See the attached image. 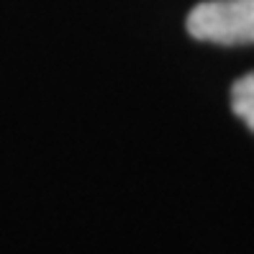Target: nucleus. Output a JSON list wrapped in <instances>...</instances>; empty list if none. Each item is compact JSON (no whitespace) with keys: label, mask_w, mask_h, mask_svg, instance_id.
Here are the masks:
<instances>
[{"label":"nucleus","mask_w":254,"mask_h":254,"mask_svg":"<svg viewBox=\"0 0 254 254\" xmlns=\"http://www.w3.org/2000/svg\"><path fill=\"white\" fill-rule=\"evenodd\" d=\"M188 31L211 44H254V0H205L188 16Z\"/></svg>","instance_id":"obj_1"},{"label":"nucleus","mask_w":254,"mask_h":254,"mask_svg":"<svg viewBox=\"0 0 254 254\" xmlns=\"http://www.w3.org/2000/svg\"><path fill=\"white\" fill-rule=\"evenodd\" d=\"M231 108L254 131V72L244 74L231 87Z\"/></svg>","instance_id":"obj_2"}]
</instances>
